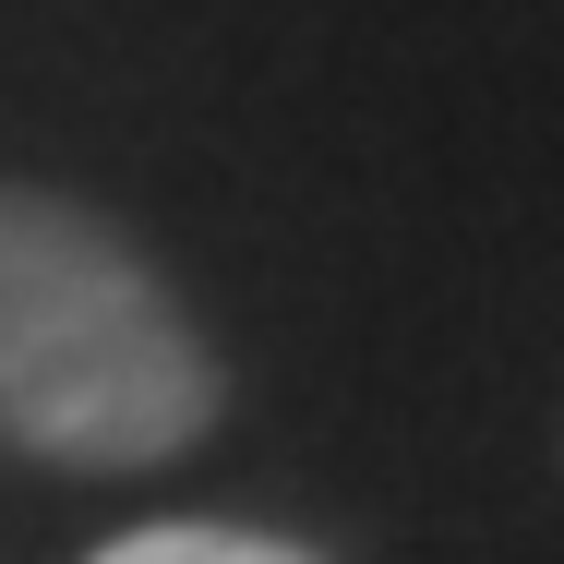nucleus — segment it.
Returning a JSON list of instances; mask_svg holds the SVG:
<instances>
[{"label": "nucleus", "mask_w": 564, "mask_h": 564, "mask_svg": "<svg viewBox=\"0 0 564 564\" xmlns=\"http://www.w3.org/2000/svg\"><path fill=\"white\" fill-rule=\"evenodd\" d=\"M217 421V360L109 217L0 181V433L48 468H156Z\"/></svg>", "instance_id": "1"}, {"label": "nucleus", "mask_w": 564, "mask_h": 564, "mask_svg": "<svg viewBox=\"0 0 564 564\" xmlns=\"http://www.w3.org/2000/svg\"><path fill=\"white\" fill-rule=\"evenodd\" d=\"M85 564H325V553L276 541V529H217V517H156V529H120L109 553H85Z\"/></svg>", "instance_id": "2"}]
</instances>
